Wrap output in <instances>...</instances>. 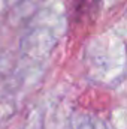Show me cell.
<instances>
[{"instance_id":"1","label":"cell","mask_w":127,"mask_h":129,"mask_svg":"<svg viewBox=\"0 0 127 129\" xmlns=\"http://www.w3.org/2000/svg\"><path fill=\"white\" fill-rule=\"evenodd\" d=\"M100 0H69V17L76 26L93 23L99 14Z\"/></svg>"}]
</instances>
